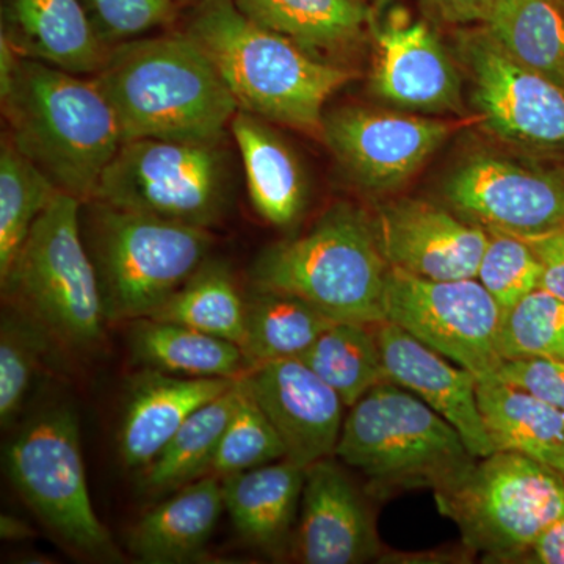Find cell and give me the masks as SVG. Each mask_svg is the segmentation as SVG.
<instances>
[{
	"mask_svg": "<svg viewBox=\"0 0 564 564\" xmlns=\"http://www.w3.org/2000/svg\"><path fill=\"white\" fill-rule=\"evenodd\" d=\"M334 456L358 469L380 494L436 491L478 459L454 425L392 381L375 386L348 408Z\"/></svg>",
	"mask_w": 564,
	"mask_h": 564,
	"instance_id": "6",
	"label": "cell"
},
{
	"mask_svg": "<svg viewBox=\"0 0 564 564\" xmlns=\"http://www.w3.org/2000/svg\"><path fill=\"white\" fill-rule=\"evenodd\" d=\"M306 469L291 459L220 478L234 529L259 551L282 555L292 545Z\"/></svg>",
	"mask_w": 564,
	"mask_h": 564,
	"instance_id": "22",
	"label": "cell"
},
{
	"mask_svg": "<svg viewBox=\"0 0 564 564\" xmlns=\"http://www.w3.org/2000/svg\"><path fill=\"white\" fill-rule=\"evenodd\" d=\"M477 399L496 451L529 456L564 477V411L497 378L477 383Z\"/></svg>",
	"mask_w": 564,
	"mask_h": 564,
	"instance_id": "26",
	"label": "cell"
},
{
	"mask_svg": "<svg viewBox=\"0 0 564 564\" xmlns=\"http://www.w3.org/2000/svg\"><path fill=\"white\" fill-rule=\"evenodd\" d=\"M150 318L180 323L243 348L247 300L228 267L206 261Z\"/></svg>",
	"mask_w": 564,
	"mask_h": 564,
	"instance_id": "32",
	"label": "cell"
},
{
	"mask_svg": "<svg viewBox=\"0 0 564 564\" xmlns=\"http://www.w3.org/2000/svg\"><path fill=\"white\" fill-rule=\"evenodd\" d=\"M494 0H422L437 20L452 25H481Z\"/></svg>",
	"mask_w": 564,
	"mask_h": 564,
	"instance_id": "41",
	"label": "cell"
},
{
	"mask_svg": "<svg viewBox=\"0 0 564 564\" xmlns=\"http://www.w3.org/2000/svg\"><path fill=\"white\" fill-rule=\"evenodd\" d=\"M57 188L7 137L0 150V280Z\"/></svg>",
	"mask_w": 564,
	"mask_h": 564,
	"instance_id": "33",
	"label": "cell"
},
{
	"mask_svg": "<svg viewBox=\"0 0 564 564\" xmlns=\"http://www.w3.org/2000/svg\"><path fill=\"white\" fill-rule=\"evenodd\" d=\"M199 0H181V3H187V6H193L195 7L196 3H198Z\"/></svg>",
	"mask_w": 564,
	"mask_h": 564,
	"instance_id": "45",
	"label": "cell"
},
{
	"mask_svg": "<svg viewBox=\"0 0 564 564\" xmlns=\"http://www.w3.org/2000/svg\"><path fill=\"white\" fill-rule=\"evenodd\" d=\"M478 122L514 150L564 152V88L513 61L484 25L456 35Z\"/></svg>",
	"mask_w": 564,
	"mask_h": 564,
	"instance_id": "12",
	"label": "cell"
},
{
	"mask_svg": "<svg viewBox=\"0 0 564 564\" xmlns=\"http://www.w3.org/2000/svg\"><path fill=\"white\" fill-rule=\"evenodd\" d=\"M282 458H285V447L281 437L256 402L245 378H239L236 410L226 425L207 475L225 478Z\"/></svg>",
	"mask_w": 564,
	"mask_h": 564,
	"instance_id": "36",
	"label": "cell"
},
{
	"mask_svg": "<svg viewBox=\"0 0 564 564\" xmlns=\"http://www.w3.org/2000/svg\"><path fill=\"white\" fill-rule=\"evenodd\" d=\"M245 17L322 61H345L369 35L364 0H234ZM344 66V65H343Z\"/></svg>",
	"mask_w": 564,
	"mask_h": 564,
	"instance_id": "24",
	"label": "cell"
},
{
	"mask_svg": "<svg viewBox=\"0 0 564 564\" xmlns=\"http://www.w3.org/2000/svg\"><path fill=\"white\" fill-rule=\"evenodd\" d=\"M135 361L151 370L188 378L239 380L251 370L239 345L180 323L141 318L131 332Z\"/></svg>",
	"mask_w": 564,
	"mask_h": 564,
	"instance_id": "27",
	"label": "cell"
},
{
	"mask_svg": "<svg viewBox=\"0 0 564 564\" xmlns=\"http://www.w3.org/2000/svg\"><path fill=\"white\" fill-rule=\"evenodd\" d=\"M496 378L564 411V358L511 359Z\"/></svg>",
	"mask_w": 564,
	"mask_h": 564,
	"instance_id": "39",
	"label": "cell"
},
{
	"mask_svg": "<svg viewBox=\"0 0 564 564\" xmlns=\"http://www.w3.org/2000/svg\"><path fill=\"white\" fill-rule=\"evenodd\" d=\"M514 562L564 564V513Z\"/></svg>",
	"mask_w": 564,
	"mask_h": 564,
	"instance_id": "42",
	"label": "cell"
},
{
	"mask_svg": "<svg viewBox=\"0 0 564 564\" xmlns=\"http://www.w3.org/2000/svg\"><path fill=\"white\" fill-rule=\"evenodd\" d=\"M245 383L285 447V458L310 467L336 455L345 403L299 358L259 364Z\"/></svg>",
	"mask_w": 564,
	"mask_h": 564,
	"instance_id": "17",
	"label": "cell"
},
{
	"mask_svg": "<svg viewBox=\"0 0 564 564\" xmlns=\"http://www.w3.org/2000/svg\"><path fill=\"white\" fill-rule=\"evenodd\" d=\"M223 510L221 480L206 475L141 516L128 534L129 549L141 563L198 562Z\"/></svg>",
	"mask_w": 564,
	"mask_h": 564,
	"instance_id": "23",
	"label": "cell"
},
{
	"mask_svg": "<svg viewBox=\"0 0 564 564\" xmlns=\"http://www.w3.org/2000/svg\"><path fill=\"white\" fill-rule=\"evenodd\" d=\"M488 232L489 240L481 256L477 280L503 311L540 288L543 267L533 248L521 237Z\"/></svg>",
	"mask_w": 564,
	"mask_h": 564,
	"instance_id": "37",
	"label": "cell"
},
{
	"mask_svg": "<svg viewBox=\"0 0 564 564\" xmlns=\"http://www.w3.org/2000/svg\"><path fill=\"white\" fill-rule=\"evenodd\" d=\"M373 329L388 381L443 415L475 458L496 452L478 406L477 378L391 322L375 323Z\"/></svg>",
	"mask_w": 564,
	"mask_h": 564,
	"instance_id": "19",
	"label": "cell"
},
{
	"mask_svg": "<svg viewBox=\"0 0 564 564\" xmlns=\"http://www.w3.org/2000/svg\"><path fill=\"white\" fill-rule=\"evenodd\" d=\"M0 532H2V538H7V540H24L33 533L31 527L20 521V519L11 518V516H2Z\"/></svg>",
	"mask_w": 564,
	"mask_h": 564,
	"instance_id": "44",
	"label": "cell"
},
{
	"mask_svg": "<svg viewBox=\"0 0 564 564\" xmlns=\"http://www.w3.org/2000/svg\"><path fill=\"white\" fill-rule=\"evenodd\" d=\"M93 77L113 109L122 143L223 141L240 110L214 63L187 32L111 46Z\"/></svg>",
	"mask_w": 564,
	"mask_h": 564,
	"instance_id": "1",
	"label": "cell"
},
{
	"mask_svg": "<svg viewBox=\"0 0 564 564\" xmlns=\"http://www.w3.org/2000/svg\"><path fill=\"white\" fill-rule=\"evenodd\" d=\"M54 339L28 314L10 306L0 322V421L13 423L20 414Z\"/></svg>",
	"mask_w": 564,
	"mask_h": 564,
	"instance_id": "34",
	"label": "cell"
},
{
	"mask_svg": "<svg viewBox=\"0 0 564 564\" xmlns=\"http://www.w3.org/2000/svg\"><path fill=\"white\" fill-rule=\"evenodd\" d=\"M372 220L391 269L434 281L477 278L489 232L455 210L402 198L380 204Z\"/></svg>",
	"mask_w": 564,
	"mask_h": 564,
	"instance_id": "16",
	"label": "cell"
},
{
	"mask_svg": "<svg viewBox=\"0 0 564 564\" xmlns=\"http://www.w3.org/2000/svg\"><path fill=\"white\" fill-rule=\"evenodd\" d=\"M229 378L176 377L151 370L129 393L118 451L128 469L143 473L196 410L231 389Z\"/></svg>",
	"mask_w": 564,
	"mask_h": 564,
	"instance_id": "21",
	"label": "cell"
},
{
	"mask_svg": "<svg viewBox=\"0 0 564 564\" xmlns=\"http://www.w3.org/2000/svg\"><path fill=\"white\" fill-rule=\"evenodd\" d=\"M499 351L503 361L564 358V300L538 288L503 310Z\"/></svg>",
	"mask_w": 564,
	"mask_h": 564,
	"instance_id": "35",
	"label": "cell"
},
{
	"mask_svg": "<svg viewBox=\"0 0 564 564\" xmlns=\"http://www.w3.org/2000/svg\"><path fill=\"white\" fill-rule=\"evenodd\" d=\"M443 196L486 231L527 239L564 228V176L496 152L459 161L445 176Z\"/></svg>",
	"mask_w": 564,
	"mask_h": 564,
	"instance_id": "14",
	"label": "cell"
},
{
	"mask_svg": "<svg viewBox=\"0 0 564 564\" xmlns=\"http://www.w3.org/2000/svg\"><path fill=\"white\" fill-rule=\"evenodd\" d=\"M389 265L373 220L337 203L310 231L263 250L251 267L256 289L299 296L336 322H383Z\"/></svg>",
	"mask_w": 564,
	"mask_h": 564,
	"instance_id": "4",
	"label": "cell"
},
{
	"mask_svg": "<svg viewBox=\"0 0 564 564\" xmlns=\"http://www.w3.org/2000/svg\"><path fill=\"white\" fill-rule=\"evenodd\" d=\"M229 131L242 159L256 214L273 226H291L306 203V177L292 148L269 121L239 110Z\"/></svg>",
	"mask_w": 564,
	"mask_h": 564,
	"instance_id": "25",
	"label": "cell"
},
{
	"mask_svg": "<svg viewBox=\"0 0 564 564\" xmlns=\"http://www.w3.org/2000/svg\"><path fill=\"white\" fill-rule=\"evenodd\" d=\"M434 500L467 547L514 563L564 513V477L529 456L496 451L436 489Z\"/></svg>",
	"mask_w": 564,
	"mask_h": 564,
	"instance_id": "9",
	"label": "cell"
},
{
	"mask_svg": "<svg viewBox=\"0 0 564 564\" xmlns=\"http://www.w3.org/2000/svg\"><path fill=\"white\" fill-rule=\"evenodd\" d=\"M481 25L519 65L564 88V0H494Z\"/></svg>",
	"mask_w": 564,
	"mask_h": 564,
	"instance_id": "28",
	"label": "cell"
},
{
	"mask_svg": "<svg viewBox=\"0 0 564 564\" xmlns=\"http://www.w3.org/2000/svg\"><path fill=\"white\" fill-rule=\"evenodd\" d=\"M239 380L217 399L196 410L172 441L141 473V488L150 496L177 491L209 473L226 425L236 410Z\"/></svg>",
	"mask_w": 564,
	"mask_h": 564,
	"instance_id": "29",
	"label": "cell"
},
{
	"mask_svg": "<svg viewBox=\"0 0 564 564\" xmlns=\"http://www.w3.org/2000/svg\"><path fill=\"white\" fill-rule=\"evenodd\" d=\"M231 152L223 141H126L91 199L209 229L232 203Z\"/></svg>",
	"mask_w": 564,
	"mask_h": 564,
	"instance_id": "10",
	"label": "cell"
},
{
	"mask_svg": "<svg viewBox=\"0 0 564 564\" xmlns=\"http://www.w3.org/2000/svg\"><path fill=\"white\" fill-rule=\"evenodd\" d=\"M332 458L306 467L293 558L306 564L370 562L381 554L372 511L355 481Z\"/></svg>",
	"mask_w": 564,
	"mask_h": 564,
	"instance_id": "18",
	"label": "cell"
},
{
	"mask_svg": "<svg viewBox=\"0 0 564 564\" xmlns=\"http://www.w3.org/2000/svg\"><path fill=\"white\" fill-rule=\"evenodd\" d=\"M6 464L21 499L74 555L102 563L121 560L93 507L79 419L69 404H47L29 417L11 437Z\"/></svg>",
	"mask_w": 564,
	"mask_h": 564,
	"instance_id": "8",
	"label": "cell"
},
{
	"mask_svg": "<svg viewBox=\"0 0 564 564\" xmlns=\"http://www.w3.org/2000/svg\"><path fill=\"white\" fill-rule=\"evenodd\" d=\"M369 35L377 98L426 115L463 113L462 73L429 22L399 3L380 2L370 9Z\"/></svg>",
	"mask_w": 564,
	"mask_h": 564,
	"instance_id": "15",
	"label": "cell"
},
{
	"mask_svg": "<svg viewBox=\"0 0 564 564\" xmlns=\"http://www.w3.org/2000/svg\"><path fill=\"white\" fill-rule=\"evenodd\" d=\"M214 63L239 109L321 139L326 102L355 74L263 29L234 0H199L187 31Z\"/></svg>",
	"mask_w": 564,
	"mask_h": 564,
	"instance_id": "2",
	"label": "cell"
},
{
	"mask_svg": "<svg viewBox=\"0 0 564 564\" xmlns=\"http://www.w3.org/2000/svg\"><path fill=\"white\" fill-rule=\"evenodd\" d=\"M247 300L243 352L252 367L300 358L333 325V318L289 293L256 289Z\"/></svg>",
	"mask_w": 564,
	"mask_h": 564,
	"instance_id": "30",
	"label": "cell"
},
{
	"mask_svg": "<svg viewBox=\"0 0 564 564\" xmlns=\"http://www.w3.org/2000/svg\"><path fill=\"white\" fill-rule=\"evenodd\" d=\"M80 206L55 193L0 282L10 306L39 322L54 343L91 350L102 340L107 315L82 236Z\"/></svg>",
	"mask_w": 564,
	"mask_h": 564,
	"instance_id": "7",
	"label": "cell"
},
{
	"mask_svg": "<svg viewBox=\"0 0 564 564\" xmlns=\"http://www.w3.org/2000/svg\"><path fill=\"white\" fill-rule=\"evenodd\" d=\"M373 325L334 322L299 358L337 392L347 408L388 381Z\"/></svg>",
	"mask_w": 564,
	"mask_h": 564,
	"instance_id": "31",
	"label": "cell"
},
{
	"mask_svg": "<svg viewBox=\"0 0 564 564\" xmlns=\"http://www.w3.org/2000/svg\"><path fill=\"white\" fill-rule=\"evenodd\" d=\"M469 121L348 106L323 120L322 141L358 187L388 193L406 184Z\"/></svg>",
	"mask_w": 564,
	"mask_h": 564,
	"instance_id": "13",
	"label": "cell"
},
{
	"mask_svg": "<svg viewBox=\"0 0 564 564\" xmlns=\"http://www.w3.org/2000/svg\"><path fill=\"white\" fill-rule=\"evenodd\" d=\"M21 55L14 51L7 39L0 35V96L9 91L14 73L20 65Z\"/></svg>",
	"mask_w": 564,
	"mask_h": 564,
	"instance_id": "43",
	"label": "cell"
},
{
	"mask_svg": "<svg viewBox=\"0 0 564 564\" xmlns=\"http://www.w3.org/2000/svg\"><path fill=\"white\" fill-rule=\"evenodd\" d=\"M7 139L58 192L88 202L122 144L117 117L95 77L21 57L0 96Z\"/></svg>",
	"mask_w": 564,
	"mask_h": 564,
	"instance_id": "3",
	"label": "cell"
},
{
	"mask_svg": "<svg viewBox=\"0 0 564 564\" xmlns=\"http://www.w3.org/2000/svg\"><path fill=\"white\" fill-rule=\"evenodd\" d=\"M84 3L99 36L111 47L172 24L181 0H84Z\"/></svg>",
	"mask_w": 564,
	"mask_h": 564,
	"instance_id": "38",
	"label": "cell"
},
{
	"mask_svg": "<svg viewBox=\"0 0 564 564\" xmlns=\"http://www.w3.org/2000/svg\"><path fill=\"white\" fill-rule=\"evenodd\" d=\"M0 35L21 57L79 76H96L110 51L84 0H2Z\"/></svg>",
	"mask_w": 564,
	"mask_h": 564,
	"instance_id": "20",
	"label": "cell"
},
{
	"mask_svg": "<svg viewBox=\"0 0 564 564\" xmlns=\"http://www.w3.org/2000/svg\"><path fill=\"white\" fill-rule=\"evenodd\" d=\"M384 321L469 370L480 381L497 377L502 307L477 278L434 281L389 267Z\"/></svg>",
	"mask_w": 564,
	"mask_h": 564,
	"instance_id": "11",
	"label": "cell"
},
{
	"mask_svg": "<svg viewBox=\"0 0 564 564\" xmlns=\"http://www.w3.org/2000/svg\"><path fill=\"white\" fill-rule=\"evenodd\" d=\"M80 229L98 274L107 322L141 321L169 302L212 247L209 229L88 199Z\"/></svg>",
	"mask_w": 564,
	"mask_h": 564,
	"instance_id": "5",
	"label": "cell"
},
{
	"mask_svg": "<svg viewBox=\"0 0 564 564\" xmlns=\"http://www.w3.org/2000/svg\"><path fill=\"white\" fill-rule=\"evenodd\" d=\"M540 259V288L564 300V228L524 239Z\"/></svg>",
	"mask_w": 564,
	"mask_h": 564,
	"instance_id": "40",
	"label": "cell"
}]
</instances>
